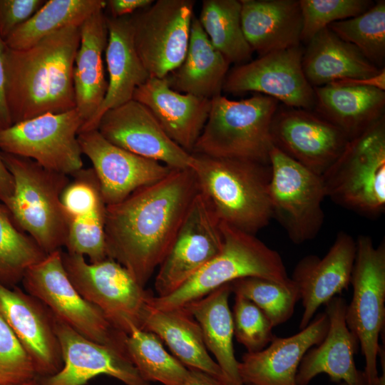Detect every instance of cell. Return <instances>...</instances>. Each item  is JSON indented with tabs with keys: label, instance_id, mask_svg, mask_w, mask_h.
Segmentation results:
<instances>
[{
	"label": "cell",
	"instance_id": "cell-28",
	"mask_svg": "<svg viewBox=\"0 0 385 385\" xmlns=\"http://www.w3.org/2000/svg\"><path fill=\"white\" fill-rule=\"evenodd\" d=\"M245 37L260 56L300 45L299 0H240Z\"/></svg>",
	"mask_w": 385,
	"mask_h": 385
},
{
	"label": "cell",
	"instance_id": "cell-36",
	"mask_svg": "<svg viewBox=\"0 0 385 385\" xmlns=\"http://www.w3.org/2000/svg\"><path fill=\"white\" fill-rule=\"evenodd\" d=\"M128 356L147 382L163 385H180L189 369L164 347L161 339L153 332L134 328L125 340Z\"/></svg>",
	"mask_w": 385,
	"mask_h": 385
},
{
	"label": "cell",
	"instance_id": "cell-15",
	"mask_svg": "<svg viewBox=\"0 0 385 385\" xmlns=\"http://www.w3.org/2000/svg\"><path fill=\"white\" fill-rule=\"evenodd\" d=\"M303 53L299 45L237 65L228 71L222 91L233 95L255 92L287 107L314 111V89L303 72Z\"/></svg>",
	"mask_w": 385,
	"mask_h": 385
},
{
	"label": "cell",
	"instance_id": "cell-32",
	"mask_svg": "<svg viewBox=\"0 0 385 385\" xmlns=\"http://www.w3.org/2000/svg\"><path fill=\"white\" fill-rule=\"evenodd\" d=\"M230 65L194 16L185 58L165 78L174 91L211 100L221 95Z\"/></svg>",
	"mask_w": 385,
	"mask_h": 385
},
{
	"label": "cell",
	"instance_id": "cell-21",
	"mask_svg": "<svg viewBox=\"0 0 385 385\" xmlns=\"http://www.w3.org/2000/svg\"><path fill=\"white\" fill-rule=\"evenodd\" d=\"M62 192L61 200L67 223L66 252L87 256L94 263L107 256L105 241L106 204L96 173L81 168Z\"/></svg>",
	"mask_w": 385,
	"mask_h": 385
},
{
	"label": "cell",
	"instance_id": "cell-6",
	"mask_svg": "<svg viewBox=\"0 0 385 385\" xmlns=\"http://www.w3.org/2000/svg\"><path fill=\"white\" fill-rule=\"evenodd\" d=\"M279 103L260 93L240 101L222 94L212 98L192 153L270 163V130Z\"/></svg>",
	"mask_w": 385,
	"mask_h": 385
},
{
	"label": "cell",
	"instance_id": "cell-39",
	"mask_svg": "<svg viewBox=\"0 0 385 385\" xmlns=\"http://www.w3.org/2000/svg\"><path fill=\"white\" fill-rule=\"evenodd\" d=\"M230 284L232 293L242 295L255 303L268 317L273 327L292 317L300 299L294 285L288 287L265 278L245 277Z\"/></svg>",
	"mask_w": 385,
	"mask_h": 385
},
{
	"label": "cell",
	"instance_id": "cell-38",
	"mask_svg": "<svg viewBox=\"0 0 385 385\" xmlns=\"http://www.w3.org/2000/svg\"><path fill=\"white\" fill-rule=\"evenodd\" d=\"M337 36L354 45L379 68L385 61V1L380 0L364 13L327 26Z\"/></svg>",
	"mask_w": 385,
	"mask_h": 385
},
{
	"label": "cell",
	"instance_id": "cell-49",
	"mask_svg": "<svg viewBox=\"0 0 385 385\" xmlns=\"http://www.w3.org/2000/svg\"><path fill=\"white\" fill-rule=\"evenodd\" d=\"M378 356L380 357L383 374L382 375L379 376L371 385H385V351L384 349H381L379 351Z\"/></svg>",
	"mask_w": 385,
	"mask_h": 385
},
{
	"label": "cell",
	"instance_id": "cell-8",
	"mask_svg": "<svg viewBox=\"0 0 385 385\" xmlns=\"http://www.w3.org/2000/svg\"><path fill=\"white\" fill-rule=\"evenodd\" d=\"M21 282L25 292L38 299L56 317L77 332L127 354L128 335L77 291L64 268L61 250L48 254L28 269Z\"/></svg>",
	"mask_w": 385,
	"mask_h": 385
},
{
	"label": "cell",
	"instance_id": "cell-14",
	"mask_svg": "<svg viewBox=\"0 0 385 385\" xmlns=\"http://www.w3.org/2000/svg\"><path fill=\"white\" fill-rule=\"evenodd\" d=\"M220 221L205 197H194L155 279L156 297L167 296L186 282L221 250Z\"/></svg>",
	"mask_w": 385,
	"mask_h": 385
},
{
	"label": "cell",
	"instance_id": "cell-52",
	"mask_svg": "<svg viewBox=\"0 0 385 385\" xmlns=\"http://www.w3.org/2000/svg\"><path fill=\"white\" fill-rule=\"evenodd\" d=\"M2 203L0 202V205H1Z\"/></svg>",
	"mask_w": 385,
	"mask_h": 385
},
{
	"label": "cell",
	"instance_id": "cell-40",
	"mask_svg": "<svg viewBox=\"0 0 385 385\" xmlns=\"http://www.w3.org/2000/svg\"><path fill=\"white\" fill-rule=\"evenodd\" d=\"M302 16L301 42L307 43L329 24L357 16L368 10L370 0H299Z\"/></svg>",
	"mask_w": 385,
	"mask_h": 385
},
{
	"label": "cell",
	"instance_id": "cell-30",
	"mask_svg": "<svg viewBox=\"0 0 385 385\" xmlns=\"http://www.w3.org/2000/svg\"><path fill=\"white\" fill-rule=\"evenodd\" d=\"M314 89V110L340 129L349 140L384 118L385 91L332 83Z\"/></svg>",
	"mask_w": 385,
	"mask_h": 385
},
{
	"label": "cell",
	"instance_id": "cell-50",
	"mask_svg": "<svg viewBox=\"0 0 385 385\" xmlns=\"http://www.w3.org/2000/svg\"><path fill=\"white\" fill-rule=\"evenodd\" d=\"M16 385H42L40 381L38 380V379L24 382L22 384H16Z\"/></svg>",
	"mask_w": 385,
	"mask_h": 385
},
{
	"label": "cell",
	"instance_id": "cell-17",
	"mask_svg": "<svg viewBox=\"0 0 385 385\" xmlns=\"http://www.w3.org/2000/svg\"><path fill=\"white\" fill-rule=\"evenodd\" d=\"M97 130L111 143L172 169L192 168V154L173 141L150 111L133 99L104 113Z\"/></svg>",
	"mask_w": 385,
	"mask_h": 385
},
{
	"label": "cell",
	"instance_id": "cell-16",
	"mask_svg": "<svg viewBox=\"0 0 385 385\" xmlns=\"http://www.w3.org/2000/svg\"><path fill=\"white\" fill-rule=\"evenodd\" d=\"M314 111L284 106L273 118L272 145L312 172L322 175L349 140L337 126Z\"/></svg>",
	"mask_w": 385,
	"mask_h": 385
},
{
	"label": "cell",
	"instance_id": "cell-13",
	"mask_svg": "<svg viewBox=\"0 0 385 385\" xmlns=\"http://www.w3.org/2000/svg\"><path fill=\"white\" fill-rule=\"evenodd\" d=\"M194 6L192 0H158L130 15L134 45L150 78H165L183 61Z\"/></svg>",
	"mask_w": 385,
	"mask_h": 385
},
{
	"label": "cell",
	"instance_id": "cell-51",
	"mask_svg": "<svg viewBox=\"0 0 385 385\" xmlns=\"http://www.w3.org/2000/svg\"><path fill=\"white\" fill-rule=\"evenodd\" d=\"M337 385H347V384L344 382H340V383H338Z\"/></svg>",
	"mask_w": 385,
	"mask_h": 385
},
{
	"label": "cell",
	"instance_id": "cell-4",
	"mask_svg": "<svg viewBox=\"0 0 385 385\" xmlns=\"http://www.w3.org/2000/svg\"><path fill=\"white\" fill-rule=\"evenodd\" d=\"M14 180L12 195L1 203L15 224L48 255L64 246L67 223L61 195L67 175L44 168L34 160L0 151Z\"/></svg>",
	"mask_w": 385,
	"mask_h": 385
},
{
	"label": "cell",
	"instance_id": "cell-23",
	"mask_svg": "<svg viewBox=\"0 0 385 385\" xmlns=\"http://www.w3.org/2000/svg\"><path fill=\"white\" fill-rule=\"evenodd\" d=\"M329 326L327 314L321 312L298 333L274 336L263 349L245 353L238 364L243 385H297L296 375L303 356L324 339Z\"/></svg>",
	"mask_w": 385,
	"mask_h": 385
},
{
	"label": "cell",
	"instance_id": "cell-11",
	"mask_svg": "<svg viewBox=\"0 0 385 385\" xmlns=\"http://www.w3.org/2000/svg\"><path fill=\"white\" fill-rule=\"evenodd\" d=\"M269 196L272 218L294 244L314 239L324 222L326 197L322 176L272 145L269 152Z\"/></svg>",
	"mask_w": 385,
	"mask_h": 385
},
{
	"label": "cell",
	"instance_id": "cell-1",
	"mask_svg": "<svg viewBox=\"0 0 385 385\" xmlns=\"http://www.w3.org/2000/svg\"><path fill=\"white\" fill-rule=\"evenodd\" d=\"M198 192L191 168L172 169L161 180L107 205L108 257L125 267L145 287L170 250Z\"/></svg>",
	"mask_w": 385,
	"mask_h": 385
},
{
	"label": "cell",
	"instance_id": "cell-29",
	"mask_svg": "<svg viewBox=\"0 0 385 385\" xmlns=\"http://www.w3.org/2000/svg\"><path fill=\"white\" fill-rule=\"evenodd\" d=\"M142 329L157 335L186 367L206 372L225 385L221 369L205 346L198 323L185 307L158 309L148 304Z\"/></svg>",
	"mask_w": 385,
	"mask_h": 385
},
{
	"label": "cell",
	"instance_id": "cell-34",
	"mask_svg": "<svg viewBox=\"0 0 385 385\" xmlns=\"http://www.w3.org/2000/svg\"><path fill=\"white\" fill-rule=\"evenodd\" d=\"M106 6L104 0H49L5 40L12 50L27 49L68 26H81L93 12Z\"/></svg>",
	"mask_w": 385,
	"mask_h": 385
},
{
	"label": "cell",
	"instance_id": "cell-46",
	"mask_svg": "<svg viewBox=\"0 0 385 385\" xmlns=\"http://www.w3.org/2000/svg\"><path fill=\"white\" fill-rule=\"evenodd\" d=\"M340 86H367L385 91V68L371 77L361 78L343 79L331 83Z\"/></svg>",
	"mask_w": 385,
	"mask_h": 385
},
{
	"label": "cell",
	"instance_id": "cell-33",
	"mask_svg": "<svg viewBox=\"0 0 385 385\" xmlns=\"http://www.w3.org/2000/svg\"><path fill=\"white\" fill-rule=\"evenodd\" d=\"M230 284H224L184 307L198 323L205 346L215 356L225 385H243L233 346V322L229 297Z\"/></svg>",
	"mask_w": 385,
	"mask_h": 385
},
{
	"label": "cell",
	"instance_id": "cell-18",
	"mask_svg": "<svg viewBox=\"0 0 385 385\" xmlns=\"http://www.w3.org/2000/svg\"><path fill=\"white\" fill-rule=\"evenodd\" d=\"M63 366L55 374L37 378L42 385H85L105 374L126 385H149L124 351L94 342L55 317Z\"/></svg>",
	"mask_w": 385,
	"mask_h": 385
},
{
	"label": "cell",
	"instance_id": "cell-27",
	"mask_svg": "<svg viewBox=\"0 0 385 385\" xmlns=\"http://www.w3.org/2000/svg\"><path fill=\"white\" fill-rule=\"evenodd\" d=\"M104 8L99 9L81 25V39L73 70L76 109L84 126L96 114L108 88L103 55L108 42Z\"/></svg>",
	"mask_w": 385,
	"mask_h": 385
},
{
	"label": "cell",
	"instance_id": "cell-3",
	"mask_svg": "<svg viewBox=\"0 0 385 385\" xmlns=\"http://www.w3.org/2000/svg\"><path fill=\"white\" fill-rule=\"evenodd\" d=\"M192 154L199 191L220 222L252 235L269 224L270 163Z\"/></svg>",
	"mask_w": 385,
	"mask_h": 385
},
{
	"label": "cell",
	"instance_id": "cell-9",
	"mask_svg": "<svg viewBox=\"0 0 385 385\" xmlns=\"http://www.w3.org/2000/svg\"><path fill=\"white\" fill-rule=\"evenodd\" d=\"M351 272L353 294L346 304L345 319L356 337L365 360L366 385L379 376V338L385 322V243L374 245L371 237L360 235Z\"/></svg>",
	"mask_w": 385,
	"mask_h": 385
},
{
	"label": "cell",
	"instance_id": "cell-26",
	"mask_svg": "<svg viewBox=\"0 0 385 385\" xmlns=\"http://www.w3.org/2000/svg\"><path fill=\"white\" fill-rule=\"evenodd\" d=\"M106 94L95 116L80 129L78 134L97 130L104 113L132 100L135 89L150 78L134 45L130 16L113 18L106 15Z\"/></svg>",
	"mask_w": 385,
	"mask_h": 385
},
{
	"label": "cell",
	"instance_id": "cell-31",
	"mask_svg": "<svg viewBox=\"0 0 385 385\" xmlns=\"http://www.w3.org/2000/svg\"><path fill=\"white\" fill-rule=\"evenodd\" d=\"M302 66L307 80L313 88L343 79L371 77L382 69L328 27L319 31L307 43Z\"/></svg>",
	"mask_w": 385,
	"mask_h": 385
},
{
	"label": "cell",
	"instance_id": "cell-48",
	"mask_svg": "<svg viewBox=\"0 0 385 385\" xmlns=\"http://www.w3.org/2000/svg\"><path fill=\"white\" fill-rule=\"evenodd\" d=\"M14 190V180L0 155V202L10 197Z\"/></svg>",
	"mask_w": 385,
	"mask_h": 385
},
{
	"label": "cell",
	"instance_id": "cell-43",
	"mask_svg": "<svg viewBox=\"0 0 385 385\" xmlns=\"http://www.w3.org/2000/svg\"><path fill=\"white\" fill-rule=\"evenodd\" d=\"M46 2L44 0H0V36L5 40L29 20Z\"/></svg>",
	"mask_w": 385,
	"mask_h": 385
},
{
	"label": "cell",
	"instance_id": "cell-44",
	"mask_svg": "<svg viewBox=\"0 0 385 385\" xmlns=\"http://www.w3.org/2000/svg\"><path fill=\"white\" fill-rule=\"evenodd\" d=\"M8 46L0 36V130L10 127L12 122L6 101V57Z\"/></svg>",
	"mask_w": 385,
	"mask_h": 385
},
{
	"label": "cell",
	"instance_id": "cell-47",
	"mask_svg": "<svg viewBox=\"0 0 385 385\" xmlns=\"http://www.w3.org/2000/svg\"><path fill=\"white\" fill-rule=\"evenodd\" d=\"M188 369V376L180 385H224L221 381L206 372Z\"/></svg>",
	"mask_w": 385,
	"mask_h": 385
},
{
	"label": "cell",
	"instance_id": "cell-10",
	"mask_svg": "<svg viewBox=\"0 0 385 385\" xmlns=\"http://www.w3.org/2000/svg\"><path fill=\"white\" fill-rule=\"evenodd\" d=\"M66 273L77 291L99 308L108 320L127 335L142 329L151 293L123 265L106 257L98 262L62 251Z\"/></svg>",
	"mask_w": 385,
	"mask_h": 385
},
{
	"label": "cell",
	"instance_id": "cell-41",
	"mask_svg": "<svg viewBox=\"0 0 385 385\" xmlns=\"http://www.w3.org/2000/svg\"><path fill=\"white\" fill-rule=\"evenodd\" d=\"M232 311L234 337L247 352L265 348L275 336L273 326L265 314L251 300L235 294Z\"/></svg>",
	"mask_w": 385,
	"mask_h": 385
},
{
	"label": "cell",
	"instance_id": "cell-19",
	"mask_svg": "<svg viewBox=\"0 0 385 385\" xmlns=\"http://www.w3.org/2000/svg\"><path fill=\"white\" fill-rule=\"evenodd\" d=\"M0 316L31 358L38 378L53 375L61 369L55 316L42 302L17 286L0 283Z\"/></svg>",
	"mask_w": 385,
	"mask_h": 385
},
{
	"label": "cell",
	"instance_id": "cell-7",
	"mask_svg": "<svg viewBox=\"0 0 385 385\" xmlns=\"http://www.w3.org/2000/svg\"><path fill=\"white\" fill-rule=\"evenodd\" d=\"M326 197L366 216L385 210V118L350 139L321 175Z\"/></svg>",
	"mask_w": 385,
	"mask_h": 385
},
{
	"label": "cell",
	"instance_id": "cell-12",
	"mask_svg": "<svg viewBox=\"0 0 385 385\" xmlns=\"http://www.w3.org/2000/svg\"><path fill=\"white\" fill-rule=\"evenodd\" d=\"M83 123L73 108L13 124L0 130V151L30 158L52 171L73 175L83 168L78 140Z\"/></svg>",
	"mask_w": 385,
	"mask_h": 385
},
{
	"label": "cell",
	"instance_id": "cell-20",
	"mask_svg": "<svg viewBox=\"0 0 385 385\" xmlns=\"http://www.w3.org/2000/svg\"><path fill=\"white\" fill-rule=\"evenodd\" d=\"M78 140L82 154L92 163L106 205L123 200L135 190L161 180L172 170L111 143L97 130L79 133Z\"/></svg>",
	"mask_w": 385,
	"mask_h": 385
},
{
	"label": "cell",
	"instance_id": "cell-42",
	"mask_svg": "<svg viewBox=\"0 0 385 385\" xmlns=\"http://www.w3.org/2000/svg\"><path fill=\"white\" fill-rule=\"evenodd\" d=\"M37 378L31 358L0 316V385H16Z\"/></svg>",
	"mask_w": 385,
	"mask_h": 385
},
{
	"label": "cell",
	"instance_id": "cell-45",
	"mask_svg": "<svg viewBox=\"0 0 385 385\" xmlns=\"http://www.w3.org/2000/svg\"><path fill=\"white\" fill-rule=\"evenodd\" d=\"M154 1L152 0H108L106 1V9H108L113 18H120L130 16L141 9L150 6Z\"/></svg>",
	"mask_w": 385,
	"mask_h": 385
},
{
	"label": "cell",
	"instance_id": "cell-35",
	"mask_svg": "<svg viewBox=\"0 0 385 385\" xmlns=\"http://www.w3.org/2000/svg\"><path fill=\"white\" fill-rule=\"evenodd\" d=\"M198 20L211 43L230 63L250 61L253 51L242 29L240 0H204Z\"/></svg>",
	"mask_w": 385,
	"mask_h": 385
},
{
	"label": "cell",
	"instance_id": "cell-37",
	"mask_svg": "<svg viewBox=\"0 0 385 385\" xmlns=\"http://www.w3.org/2000/svg\"><path fill=\"white\" fill-rule=\"evenodd\" d=\"M46 255L0 205V283L8 287L16 286L28 269Z\"/></svg>",
	"mask_w": 385,
	"mask_h": 385
},
{
	"label": "cell",
	"instance_id": "cell-22",
	"mask_svg": "<svg viewBox=\"0 0 385 385\" xmlns=\"http://www.w3.org/2000/svg\"><path fill=\"white\" fill-rule=\"evenodd\" d=\"M356 251V240L341 231L323 257L309 255L297 262L290 278L304 307L300 329L309 324L320 306L349 288Z\"/></svg>",
	"mask_w": 385,
	"mask_h": 385
},
{
	"label": "cell",
	"instance_id": "cell-25",
	"mask_svg": "<svg viewBox=\"0 0 385 385\" xmlns=\"http://www.w3.org/2000/svg\"><path fill=\"white\" fill-rule=\"evenodd\" d=\"M133 99L145 106L177 145L192 153L207 120L211 100L174 91L165 78H150Z\"/></svg>",
	"mask_w": 385,
	"mask_h": 385
},
{
	"label": "cell",
	"instance_id": "cell-5",
	"mask_svg": "<svg viewBox=\"0 0 385 385\" xmlns=\"http://www.w3.org/2000/svg\"><path fill=\"white\" fill-rule=\"evenodd\" d=\"M223 245L220 252L171 294L150 295L148 304L158 309L184 307L236 279L255 277L292 287L280 255L252 235L220 222Z\"/></svg>",
	"mask_w": 385,
	"mask_h": 385
},
{
	"label": "cell",
	"instance_id": "cell-2",
	"mask_svg": "<svg viewBox=\"0 0 385 385\" xmlns=\"http://www.w3.org/2000/svg\"><path fill=\"white\" fill-rule=\"evenodd\" d=\"M81 26H68L24 50L8 47L6 101L12 125L76 108L73 79Z\"/></svg>",
	"mask_w": 385,
	"mask_h": 385
},
{
	"label": "cell",
	"instance_id": "cell-24",
	"mask_svg": "<svg viewBox=\"0 0 385 385\" xmlns=\"http://www.w3.org/2000/svg\"><path fill=\"white\" fill-rule=\"evenodd\" d=\"M346 304L345 299L339 295L324 304L329 322L328 332L324 339L303 356L296 375L297 385H308L322 373L337 384L366 385L364 371L359 370L354 362L359 344L346 323Z\"/></svg>",
	"mask_w": 385,
	"mask_h": 385
}]
</instances>
